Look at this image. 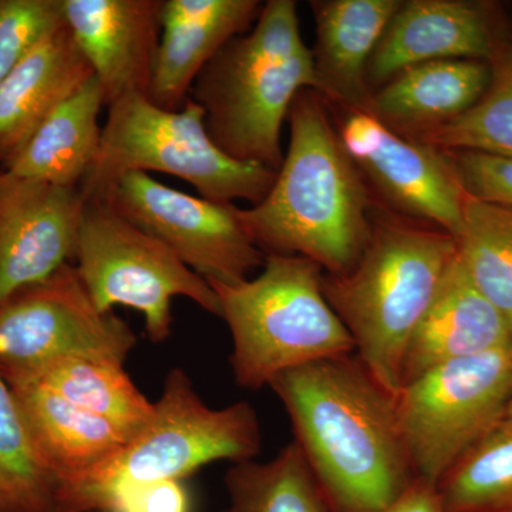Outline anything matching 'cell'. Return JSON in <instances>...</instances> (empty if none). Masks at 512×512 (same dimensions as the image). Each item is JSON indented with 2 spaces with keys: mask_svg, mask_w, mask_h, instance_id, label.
<instances>
[{
  "mask_svg": "<svg viewBox=\"0 0 512 512\" xmlns=\"http://www.w3.org/2000/svg\"><path fill=\"white\" fill-rule=\"evenodd\" d=\"M269 387L329 512H382L416 480L396 397L355 353L288 370Z\"/></svg>",
  "mask_w": 512,
  "mask_h": 512,
  "instance_id": "6da1fadb",
  "label": "cell"
},
{
  "mask_svg": "<svg viewBox=\"0 0 512 512\" xmlns=\"http://www.w3.org/2000/svg\"><path fill=\"white\" fill-rule=\"evenodd\" d=\"M225 512H234V511H232V510H231V508H229V510H228V511H225Z\"/></svg>",
  "mask_w": 512,
  "mask_h": 512,
  "instance_id": "836d02e7",
  "label": "cell"
},
{
  "mask_svg": "<svg viewBox=\"0 0 512 512\" xmlns=\"http://www.w3.org/2000/svg\"><path fill=\"white\" fill-rule=\"evenodd\" d=\"M191 501L183 481L165 480L133 488L109 512H190Z\"/></svg>",
  "mask_w": 512,
  "mask_h": 512,
  "instance_id": "4dcf8cb0",
  "label": "cell"
},
{
  "mask_svg": "<svg viewBox=\"0 0 512 512\" xmlns=\"http://www.w3.org/2000/svg\"><path fill=\"white\" fill-rule=\"evenodd\" d=\"M163 0H62L64 23L92 66L104 104L147 96L160 46Z\"/></svg>",
  "mask_w": 512,
  "mask_h": 512,
  "instance_id": "5bb4252c",
  "label": "cell"
},
{
  "mask_svg": "<svg viewBox=\"0 0 512 512\" xmlns=\"http://www.w3.org/2000/svg\"><path fill=\"white\" fill-rule=\"evenodd\" d=\"M84 204L80 188L0 171V303L70 264Z\"/></svg>",
  "mask_w": 512,
  "mask_h": 512,
  "instance_id": "4fadbf2b",
  "label": "cell"
},
{
  "mask_svg": "<svg viewBox=\"0 0 512 512\" xmlns=\"http://www.w3.org/2000/svg\"><path fill=\"white\" fill-rule=\"evenodd\" d=\"M343 111L340 141L383 207L457 238L466 192L446 151L394 133L365 110Z\"/></svg>",
  "mask_w": 512,
  "mask_h": 512,
  "instance_id": "7c38bea8",
  "label": "cell"
},
{
  "mask_svg": "<svg viewBox=\"0 0 512 512\" xmlns=\"http://www.w3.org/2000/svg\"><path fill=\"white\" fill-rule=\"evenodd\" d=\"M136 345L127 322L97 308L72 264L0 303V376L8 384L67 357L124 366Z\"/></svg>",
  "mask_w": 512,
  "mask_h": 512,
  "instance_id": "30bf717a",
  "label": "cell"
},
{
  "mask_svg": "<svg viewBox=\"0 0 512 512\" xmlns=\"http://www.w3.org/2000/svg\"><path fill=\"white\" fill-rule=\"evenodd\" d=\"M99 154L83 181L84 201L104 202L124 175L163 173L181 178L207 200L259 204L276 171L241 163L211 140L204 111L191 99L165 110L144 94H131L107 107Z\"/></svg>",
  "mask_w": 512,
  "mask_h": 512,
  "instance_id": "52a82bcc",
  "label": "cell"
},
{
  "mask_svg": "<svg viewBox=\"0 0 512 512\" xmlns=\"http://www.w3.org/2000/svg\"><path fill=\"white\" fill-rule=\"evenodd\" d=\"M382 512H446L434 485L414 480L397 500Z\"/></svg>",
  "mask_w": 512,
  "mask_h": 512,
  "instance_id": "1f68e13d",
  "label": "cell"
},
{
  "mask_svg": "<svg viewBox=\"0 0 512 512\" xmlns=\"http://www.w3.org/2000/svg\"><path fill=\"white\" fill-rule=\"evenodd\" d=\"M259 0H207L194 18L161 30L148 100L165 110H180L201 70L234 37L255 25Z\"/></svg>",
  "mask_w": 512,
  "mask_h": 512,
  "instance_id": "44dd1931",
  "label": "cell"
},
{
  "mask_svg": "<svg viewBox=\"0 0 512 512\" xmlns=\"http://www.w3.org/2000/svg\"><path fill=\"white\" fill-rule=\"evenodd\" d=\"M288 121L289 146L274 184L259 204L239 208V220L265 255L303 256L326 274H345L369 242L372 191L318 92L302 90Z\"/></svg>",
  "mask_w": 512,
  "mask_h": 512,
  "instance_id": "7a4b0ae2",
  "label": "cell"
},
{
  "mask_svg": "<svg viewBox=\"0 0 512 512\" xmlns=\"http://www.w3.org/2000/svg\"><path fill=\"white\" fill-rule=\"evenodd\" d=\"M487 63L490 82L481 99L417 141L443 151H477L512 160V35L501 30Z\"/></svg>",
  "mask_w": 512,
  "mask_h": 512,
  "instance_id": "d4e9b609",
  "label": "cell"
},
{
  "mask_svg": "<svg viewBox=\"0 0 512 512\" xmlns=\"http://www.w3.org/2000/svg\"><path fill=\"white\" fill-rule=\"evenodd\" d=\"M464 192L476 200L512 210V160L477 153L446 151Z\"/></svg>",
  "mask_w": 512,
  "mask_h": 512,
  "instance_id": "f546056e",
  "label": "cell"
},
{
  "mask_svg": "<svg viewBox=\"0 0 512 512\" xmlns=\"http://www.w3.org/2000/svg\"><path fill=\"white\" fill-rule=\"evenodd\" d=\"M0 171H2V170H0Z\"/></svg>",
  "mask_w": 512,
  "mask_h": 512,
  "instance_id": "e575fe53",
  "label": "cell"
},
{
  "mask_svg": "<svg viewBox=\"0 0 512 512\" xmlns=\"http://www.w3.org/2000/svg\"><path fill=\"white\" fill-rule=\"evenodd\" d=\"M40 460L57 485L86 473L126 446L131 437L35 380L9 384Z\"/></svg>",
  "mask_w": 512,
  "mask_h": 512,
  "instance_id": "ffe728a7",
  "label": "cell"
},
{
  "mask_svg": "<svg viewBox=\"0 0 512 512\" xmlns=\"http://www.w3.org/2000/svg\"><path fill=\"white\" fill-rule=\"evenodd\" d=\"M225 484L234 512H329L318 481L295 441L266 463H235Z\"/></svg>",
  "mask_w": 512,
  "mask_h": 512,
  "instance_id": "484cf974",
  "label": "cell"
},
{
  "mask_svg": "<svg viewBox=\"0 0 512 512\" xmlns=\"http://www.w3.org/2000/svg\"><path fill=\"white\" fill-rule=\"evenodd\" d=\"M305 89L320 92L298 5L268 0L255 25L229 40L201 70L188 99L204 111L205 128L222 153L278 173L282 126Z\"/></svg>",
  "mask_w": 512,
  "mask_h": 512,
  "instance_id": "277c9868",
  "label": "cell"
},
{
  "mask_svg": "<svg viewBox=\"0 0 512 512\" xmlns=\"http://www.w3.org/2000/svg\"><path fill=\"white\" fill-rule=\"evenodd\" d=\"M505 346H512L507 322L473 284L457 249L407 343L402 387L443 363Z\"/></svg>",
  "mask_w": 512,
  "mask_h": 512,
  "instance_id": "2e32d148",
  "label": "cell"
},
{
  "mask_svg": "<svg viewBox=\"0 0 512 512\" xmlns=\"http://www.w3.org/2000/svg\"><path fill=\"white\" fill-rule=\"evenodd\" d=\"M312 50L320 96L342 110H366L367 64L402 0H312Z\"/></svg>",
  "mask_w": 512,
  "mask_h": 512,
  "instance_id": "ac0fdd59",
  "label": "cell"
},
{
  "mask_svg": "<svg viewBox=\"0 0 512 512\" xmlns=\"http://www.w3.org/2000/svg\"><path fill=\"white\" fill-rule=\"evenodd\" d=\"M456 242L471 281L507 322L512 343V210L466 194Z\"/></svg>",
  "mask_w": 512,
  "mask_h": 512,
  "instance_id": "4316f807",
  "label": "cell"
},
{
  "mask_svg": "<svg viewBox=\"0 0 512 512\" xmlns=\"http://www.w3.org/2000/svg\"><path fill=\"white\" fill-rule=\"evenodd\" d=\"M325 271L298 255H266L254 279L210 282L232 336L235 382L258 390L281 373L355 353V343L323 295Z\"/></svg>",
  "mask_w": 512,
  "mask_h": 512,
  "instance_id": "8992f818",
  "label": "cell"
},
{
  "mask_svg": "<svg viewBox=\"0 0 512 512\" xmlns=\"http://www.w3.org/2000/svg\"><path fill=\"white\" fill-rule=\"evenodd\" d=\"M104 202L208 282L245 281L265 264L234 204L194 197L146 173L124 175Z\"/></svg>",
  "mask_w": 512,
  "mask_h": 512,
  "instance_id": "8fae6325",
  "label": "cell"
},
{
  "mask_svg": "<svg viewBox=\"0 0 512 512\" xmlns=\"http://www.w3.org/2000/svg\"><path fill=\"white\" fill-rule=\"evenodd\" d=\"M22 380L43 384L70 403L116 424L131 439L154 416V403L138 390L124 366L116 363L67 357L49 363Z\"/></svg>",
  "mask_w": 512,
  "mask_h": 512,
  "instance_id": "603a6c76",
  "label": "cell"
},
{
  "mask_svg": "<svg viewBox=\"0 0 512 512\" xmlns=\"http://www.w3.org/2000/svg\"><path fill=\"white\" fill-rule=\"evenodd\" d=\"M512 346L436 366L396 396V412L414 476H441L507 414Z\"/></svg>",
  "mask_w": 512,
  "mask_h": 512,
  "instance_id": "9c48e42d",
  "label": "cell"
},
{
  "mask_svg": "<svg viewBox=\"0 0 512 512\" xmlns=\"http://www.w3.org/2000/svg\"><path fill=\"white\" fill-rule=\"evenodd\" d=\"M434 488L446 512H512V416L497 421Z\"/></svg>",
  "mask_w": 512,
  "mask_h": 512,
  "instance_id": "cb8c5ba5",
  "label": "cell"
},
{
  "mask_svg": "<svg viewBox=\"0 0 512 512\" xmlns=\"http://www.w3.org/2000/svg\"><path fill=\"white\" fill-rule=\"evenodd\" d=\"M63 25L62 0H0V82Z\"/></svg>",
  "mask_w": 512,
  "mask_h": 512,
  "instance_id": "f1b7e54d",
  "label": "cell"
},
{
  "mask_svg": "<svg viewBox=\"0 0 512 512\" xmlns=\"http://www.w3.org/2000/svg\"><path fill=\"white\" fill-rule=\"evenodd\" d=\"M77 274L97 308L136 309L148 339L161 343L173 329V299L184 296L220 316L217 293L167 245L131 224L106 202L86 201L77 238Z\"/></svg>",
  "mask_w": 512,
  "mask_h": 512,
  "instance_id": "ba28073f",
  "label": "cell"
},
{
  "mask_svg": "<svg viewBox=\"0 0 512 512\" xmlns=\"http://www.w3.org/2000/svg\"><path fill=\"white\" fill-rule=\"evenodd\" d=\"M104 107L103 92L93 77L50 114L2 171L59 187H82L99 154Z\"/></svg>",
  "mask_w": 512,
  "mask_h": 512,
  "instance_id": "7402d4cb",
  "label": "cell"
},
{
  "mask_svg": "<svg viewBox=\"0 0 512 512\" xmlns=\"http://www.w3.org/2000/svg\"><path fill=\"white\" fill-rule=\"evenodd\" d=\"M369 242L345 274H323L330 308L355 343V355L387 393L402 387L407 343L429 309L448 265L456 238L375 204Z\"/></svg>",
  "mask_w": 512,
  "mask_h": 512,
  "instance_id": "3957f363",
  "label": "cell"
},
{
  "mask_svg": "<svg viewBox=\"0 0 512 512\" xmlns=\"http://www.w3.org/2000/svg\"><path fill=\"white\" fill-rule=\"evenodd\" d=\"M262 433L254 407L238 402L211 409L183 369L170 370L154 416L116 454L56 488L57 512H109L120 495L180 480L218 460H254Z\"/></svg>",
  "mask_w": 512,
  "mask_h": 512,
  "instance_id": "5b68a950",
  "label": "cell"
},
{
  "mask_svg": "<svg viewBox=\"0 0 512 512\" xmlns=\"http://www.w3.org/2000/svg\"><path fill=\"white\" fill-rule=\"evenodd\" d=\"M93 77L66 23L42 40L0 82V170Z\"/></svg>",
  "mask_w": 512,
  "mask_h": 512,
  "instance_id": "e0dca14e",
  "label": "cell"
},
{
  "mask_svg": "<svg viewBox=\"0 0 512 512\" xmlns=\"http://www.w3.org/2000/svg\"><path fill=\"white\" fill-rule=\"evenodd\" d=\"M0 512H57L55 478L40 460L18 402L2 376Z\"/></svg>",
  "mask_w": 512,
  "mask_h": 512,
  "instance_id": "83f0119b",
  "label": "cell"
},
{
  "mask_svg": "<svg viewBox=\"0 0 512 512\" xmlns=\"http://www.w3.org/2000/svg\"><path fill=\"white\" fill-rule=\"evenodd\" d=\"M501 29L487 3L468 0H407L394 13L367 64L375 93L397 73L433 60L488 62Z\"/></svg>",
  "mask_w": 512,
  "mask_h": 512,
  "instance_id": "9a60e30c",
  "label": "cell"
},
{
  "mask_svg": "<svg viewBox=\"0 0 512 512\" xmlns=\"http://www.w3.org/2000/svg\"><path fill=\"white\" fill-rule=\"evenodd\" d=\"M507 416H512V399L510 404H508Z\"/></svg>",
  "mask_w": 512,
  "mask_h": 512,
  "instance_id": "d6a6232c",
  "label": "cell"
},
{
  "mask_svg": "<svg viewBox=\"0 0 512 512\" xmlns=\"http://www.w3.org/2000/svg\"><path fill=\"white\" fill-rule=\"evenodd\" d=\"M490 66L483 60H433L407 67L372 93L367 113L400 136H426L463 116L483 96Z\"/></svg>",
  "mask_w": 512,
  "mask_h": 512,
  "instance_id": "d6986e66",
  "label": "cell"
}]
</instances>
